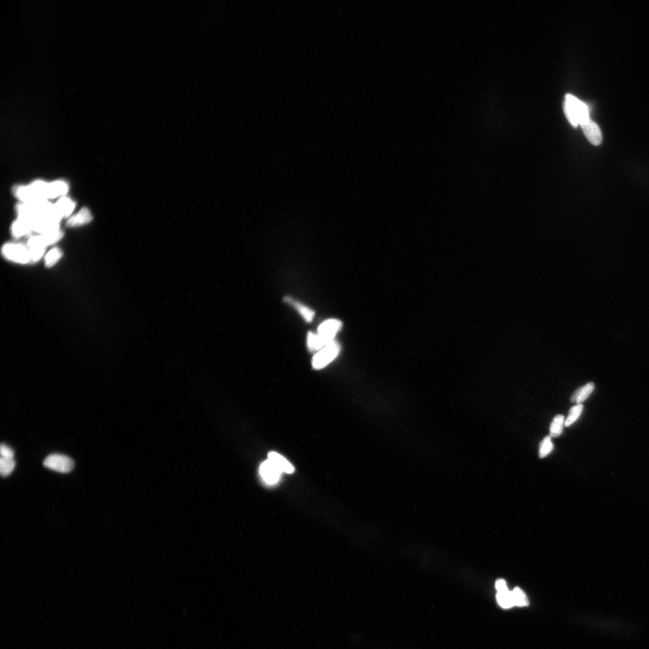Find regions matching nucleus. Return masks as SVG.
Masks as SVG:
<instances>
[{"mask_svg":"<svg viewBox=\"0 0 649 649\" xmlns=\"http://www.w3.org/2000/svg\"><path fill=\"white\" fill-rule=\"evenodd\" d=\"M342 327V322L337 319H329L318 328V333L308 334L307 345L310 351H319L334 340V337Z\"/></svg>","mask_w":649,"mask_h":649,"instance_id":"1","label":"nucleus"},{"mask_svg":"<svg viewBox=\"0 0 649 649\" xmlns=\"http://www.w3.org/2000/svg\"><path fill=\"white\" fill-rule=\"evenodd\" d=\"M564 112L568 121L574 128L590 119L587 106L570 94L565 97Z\"/></svg>","mask_w":649,"mask_h":649,"instance_id":"2","label":"nucleus"},{"mask_svg":"<svg viewBox=\"0 0 649 649\" xmlns=\"http://www.w3.org/2000/svg\"><path fill=\"white\" fill-rule=\"evenodd\" d=\"M340 351V346L336 341L328 344L314 356L312 360L314 369L320 370L327 366L337 357Z\"/></svg>","mask_w":649,"mask_h":649,"instance_id":"3","label":"nucleus"},{"mask_svg":"<svg viewBox=\"0 0 649 649\" xmlns=\"http://www.w3.org/2000/svg\"><path fill=\"white\" fill-rule=\"evenodd\" d=\"M2 253L6 258L10 261L25 264L31 261V254L28 247L22 244L10 243L5 244L2 248Z\"/></svg>","mask_w":649,"mask_h":649,"instance_id":"4","label":"nucleus"},{"mask_svg":"<svg viewBox=\"0 0 649 649\" xmlns=\"http://www.w3.org/2000/svg\"><path fill=\"white\" fill-rule=\"evenodd\" d=\"M46 468L61 473H68L74 468V462L70 457L60 454H53L47 457L44 462Z\"/></svg>","mask_w":649,"mask_h":649,"instance_id":"5","label":"nucleus"},{"mask_svg":"<svg viewBox=\"0 0 649 649\" xmlns=\"http://www.w3.org/2000/svg\"><path fill=\"white\" fill-rule=\"evenodd\" d=\"M581 128L588 141L594 146H599L602 142V133L596 123L588 119L583 123Z\"/></svg>","mask_w":649,"mask_h":649,"instance_id":"6","label":"nucleus"},{"mask_svg":"<svg viewBox=\"0 0 649 649\" xmlns=\"http://www.w3.org/2000/svg\"><path fill=\"white\" fill-rule=\"evenodd\" d=\"M282 473V472L269 459L263 462L260 467V474L263 479L268 484L277 483Z\"/></svg>","mask_w":649,"mask_h":649,"instance_id":"7","label":"nucleus"},{"mask_svg":"<svg viewBox=\"0 0 649 649\" xmlns=\"http://www.w3.org/2000/svg\"><path fill=\"white\" fill-rule=\"evenodd\" d=\"M46 247L40 236H34L30 238L28 241V248L31 254V261L33 262L40 261L44 255Z\"/></svg>","mask_w":649,"mask_h":649,"instance_id":"8","label":"nucleus"},{"mask_svg":"<svg viewBox=\"0 0 649 649\" xmlns=\"http://www.w3.org/2000/svg\"><path fill=\"white\" fill-rule=\"evenodd\" d=\"M268 459L282 472L292 474L295 471L291 463L279 453L272 451L268 454Z\"/></svg>","mask_w":649,"mask_h":649,"instance_id":"9","label":"nucleus"},{"mask_svg":"<svg viewBox=\"0 0 649 649\" xmlns=\"http://www.w3.org/2000/svg\"><path fill=\"white\" fill-rule=\"evenodd\" d=\"M17 209L18 214H19V218L28 221L31 224L33 221L39 217L37 209H36L34 203H23L22 204L18 205Z\"/></svg>","mask_w":649,"mask_h":649,"instance_id":"10","label":"nucleus"},{"mask_svg":"<svg viewBox=\"0 0 649 649\" xmlns=\"http://www.w3.org/2000/svg\"><path fill=\"white\" fill-rule=\"evenodd\" d=\"M54 206L56 213L62 218L70 216L76 205L73 200L68 197H62Z\"/></svg>","mask_w":649,"mask_h":649,"instance_id":"11","label":"nucleus"},{"mask_svg":"<svg viewBox=\"0 0 649 649\" xmlns=\"http://www.w3.org/2000/svg\"><path fill=\"white\" fill-rule=\"evenodd\" d=\"M92 220V215L88 208H83L79 213L70 218L68 221V225L70 227H77L88 224Z\"/></svg>","mask_w":649,"mask_h":649,"instance_id":"12","label":"nucleus"},{"mask_svg":"<svg viewBox=\"0 0 649 649\" xmlns=\"http://www.w3.org/2000/svg\"><path fill=\"white\" fill-rule=\"evenodd\" d=\"M285 301L286 303L291 305L292 306L294 307L295 309L301 314V316L303 317L304 319L306 320L307 322L312 321L314 316H315V312H314L312 310H311L309 307L304 306V304L300 303V302L295 301L294 299H292L291 297H285Z\"/></svg>","mask_w":649,"mask_h":649,"instance_id":"13","label":"nucleus"},{"mask_svg":"<svg viewBox=\"0 0 649 649\" xmlns=\"http://www.w3.org/2000/svg\"><path fill=\"white\" fill-rule=\"evenodd\" d=\"M14 193L23 203H34L39 200L31 186H19L15 188Z\"/></svg>","mask_w":649,"mask_h":649,"instance_id":"14","label":"nucleus"},{"mask_svg":"<svg viewBox=\"0 0 649 649\" xmlns=\"http://www.w3.org/2000/svg\"><path fill=\"white\" fill-rule=\"evenodd\" d=\"M68 191V185L64 181H56L49 184L48 188L47 199L56 198V197L65 195Z\"/></svg>","mask_w":649,"mask_h":649,"instance_id":"15","label":"nucleus"},{"mask_svg":"<svg viewBox=\"0 0 649 649\" xmlns=\"http://www.w3.org/2000/svg\"><path fill=\"white\" fill-rule=\"evenodd\" d=\"M31 224L22 219H18L12 226V233L15 237L20 238L32 231Z\"/></svg>","mask_w":649,"mask_h":649,"instance_id":"16","label":"nucleus"},{"mask_svg":"<svg viewBox=\"0 0 649 649\" xmlns=\"http://www.w3.org/2000/svg\"><path fill=\"white\" fill-rule=\"evenodd\" d=\"M564 417L563 415L558 414L553 419L550 426V436L551 438L558 437L563 432Z\"/></svg>","mask_w":649,"mask_h":649,"instance_id":"17","label":"nucleus"},{"mask_svg":"<svg viewBox=\"0 0 649 649\" xmlns=\"http://www.w3.org/2000/svg\"><path fill=\"white\" fill-rule=\"evenodd\" d=\"M496 599H497L499 605L502 608H509L514 606L511 592L508 590L498 592V594L496 595Z\"/></svg>","mask_w":649,"mask_h":649,"instance_id":"18","label":"nucleus"},{"mask_svg":"<svg viewBox=\"0 0 649 649\" xmlns=\"http://www.w3.org/2000/svg\"><path fill=\"white\" fill-rule=\"evenodd\" d=\"M583 408H584V406L582 404L576 405L571 408L567 419L565 421L564 426L569 427L575 423L581 415Z\"/></svg>","mask_w":649,"mask_h":649,"instance_id":"19","label":"nucleus"},{"mask_svg":"<svg viewBox=\"0 0 649 649\" xmlns=\"http://www.w3.org/2000/svg\"><path fill=\"white\" fill-rule=\"evenodd\" d=\"M16 468V461L14 459H7L1 457L0 459V472L3 477L8 476Z\"/></svg>","mask_w":649,"mask_h":649,"instance_id":"20","label":"nucleus"},{"mask_svg":"<svg viewBox=\"0 0 649 649\" xmlns=\"http://www.w3.org/2000/svg\"><path fill=\"white\" fill-rule=\"evenodd\" d=\"M40 236L41 239H43L44 244H46V246H48V245L55 244L56 242L61 240L63 236H64V233H63L62 230L58 229L55 230V231L41 235Z\"/></svg>","mask_w":649,"mask_h":649,"instance_id":"21","label":"nucleus"},{"mask_svg":"<svg viewBox=\"0 0 649 649\" xmlns=\"http://www.w3.org/2000/svg\"><path fill=\"white\" fill-rule=\"evenodd\" d=\"M62 257V252L61 250L58 248H53L48 253L46 258H45L46 267L48 268L53 267L61 259Z\"/></svg>","mask_w":649,"mask_h":649,"instance_id":"22","label":"nucleus"},{"mask_svg":"<svg viewBox=\"0 0 649 649\" xmlns=\"http://www.w3.org/2000/svg\"><path fill=\"white\" fill-rule=\"evenodd\" d=\"M511 592V595H512L514 605L524 606L528 605L527 597L521 589L516 587Z\"/></svg>","mask_w":649,"mask_h":649,"instance_id":"23","label":"nucleus"},{"mask_svg":"<svg viewBox=\"0 0 649 649\" xmlns=\"http://www.w3.org/2000/svg\"><path fill=\"white\" fill-rule=\"evenodd\" d=\"M554 448L551 441V437L550 436H546L544 438L543 440L540 442L539 445V456L540 459L543 458L551 452Z\"/></svg>","mask_w":649,"mask_h":649,"instance_id":"24","label":"nucleus"},{"mask_svg":"<svg viewBox=\"0 0 649 649\" xmlns=\"http://www.w3.org/2000/svg\"><path fill=\"white\" fill-rule=\"evenodd\" d=\"M595 387L593 382H590L587 383L584 387H581V392H580L578 398L576 400V404H582L586 399L588 398L591 393L593 392Z\"/></svg>","mask_w":649,"mask_h":649,"instance_id":"25","label":"nucleus"},{"mask_svg":"<svg viewBox=\"0 0 649 649\" xmlns=\"http://www.w3.org/2000/svg\"><path fill=\"white\" fill-rule=\"evenodd\" d=\"M1 457L7 459H14V451L7 445L2 444L0 447Z\"/></svg>","mask_w":649,"mask_h":649,"instance_id":"26","label":"nucleus"},{"mask_svg":"<svg viewBox=\"0 0 649 649\" xmlns=\"http://www.w3.org/2000/svg\"><path fill=\"white\" fill-rule=\"evenodd\" d=\"M495 587L498 592H502L508 590L506 582L503 579H498L496 582Z\"/></svg>","mask_w":649,"mask_h":649,"instance_id":"27","label":"nucleus"},{"mask_svg":"<svg viewBox=\"0 0 649 649\" xmlns=\"http://www.w3.org/2000/svg\"><path fill=\"white\" fill-rule=\"evenodd\" d=\"M581 387H579L578 389H576V390L575 391V392H574L572 394V396H571L570 398V401L571 402H576L577 399L578 398L580 392H581Z\"/></svg>","mask_w":649,"mask_h":649,"instance_id":"28","label":"nucleus"}]
</instances>
